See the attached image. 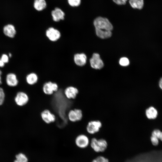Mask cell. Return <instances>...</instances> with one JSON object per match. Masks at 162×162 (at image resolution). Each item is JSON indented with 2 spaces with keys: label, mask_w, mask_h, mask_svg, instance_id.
<instances>
[{
  "label": "cell",
  "mask_w": 162,
  "mask_h": 162,
  "mask_svg": "<svg viewBox=\"0 0 162 162\" xmlns=\"http://www.w3.org/2000/svg\"><path fill=\"white\" fill-rule=\"evenodd\" d=\"M93 24L97 36L102 39L110 38L112 35V25L107 18L99 16L94 21Z\"/></svg>",
  "instance_id": "obj_1"
},
{
  "label": "cell",
  "mask_w": 162,
  "mask_h": 162,
  "mask_svg": "<svg viewBox=\"0 0 162 162\" xmlns=\"http://www.w3.org/2000/svg\"><path fill=\"white\" fill-rule=\"evenodd\" d=\"M90 144L91 148L97 153L104 152L108 147L107 141L103 138L97 139L93 137L91 139Z\"/></svg>",
  "instance_id": "obj_2"
},
{
  "label": "cell",
  "mask_w": 162,
  "mask_h": 162,
  "mask_svg": "<svg viewBox=\"0 0 162 162\" xmlns=\"http://www.w3.org/2000/svg\"><path fill=\"white\" fill-rule=\"evenodd\" d=\"M59 89L58 84L51 81H48L44 83L42 87L43 93L47 96L52 95Z\"/></svg>",
  "instance_id": "obj_3"
},
{
  "label": "cell",
  "mask_w": 162,
  "mask_h": 162,
  "mask_svg": "<svg viewBox=\"0 0 162 162\" xmlns=\"http://www.w3.org/2000/svg\"><path fill=\"white\" fill-rule=\"evenodd\" d=\"M83 117V112L79 108H75L70 110L67 114L68 120L71 122L75 123L81 121Z\"/></svg>",
  "instance_id": "obj_4"
},
{
  "label": "cell",
  "mask_w": 162,
  "mask_h": 162,
  "mask_svg": "<svg viewBox=\"0 0 162 162\" xmlns=\"http://www.w3.org/2000/svg\"><path fill=\"white\" fill-rule=\"evenodd\" d=\"M40 116L42 121L47 124L54 123L56 119V115L48 109L42 110L40 112Z\"/></svg>",
  "instance_id": "obj_5"
},
{
  "label": "cell",
  "mask_w": 162,
  "mask_h": 162,
  "mask_svg": "<svg viewBox=\"0 0 162 162\" xmlns=\"http://www.w3.org/2000/svg\"><path fill=\"white\" fill-rule=\"evenodd\" d=\"M102 125L101 122L98 120L90 121L87 124L86 130L88 134H94L99 131Z\"/></svg>",
  "instance_id": "obj_6"
},
{
  "label": "cell",
  "mask_w": 162,
  "mask_h": 162,
  "mask_svg": "<svg viewBox=\"0 0 162 162\" xmlns=\"http://www.w3.org/2000/svg\"><path fill=\"white\" fill-rule=\"evenodd\" d=\"M45 35L47 38L51 41L55 42L61 38V34L57 29L52 27L48 28L46 30Z\"/></svg>",
  "instance_id": "obj_7"
},
{
  "label": "cell",
  "mask_w": 162,
  "mask_h": 162,
  "mask_svg": "<svg viewBox=\"0 0 162 162\" xmlns=\"http://www.w3.org/2000/svg\"><path fill=\"white\" fill-rule=\"evenodd\" d=\"M88 137L86 135L81 134L77 135L75 139V143L78 148L84 149L87 148L90 144Z\"/></svg>",
  "instance_id": "obj_8"
},
{
  "label": "cell",
  "mask_w": 162,
  "mask_h": 162,
  "mask_svg": "<svg viewBox=\"0 0 162 162\" xmlns=\"http://www.w3.org/2000/svg\"><path fill=\"white\" fill-rule=\"evenodd\" d=\"M65 98L68 100H74L76 99L79 94L78 88L74 86H67L63 91Z\"/></svg>",
  "instance_id": "obj_9"
},
{
  "label": "cell",
  "mask_w": 162,
  "mask_h": 162,
  "mask_svg": "<svg viewBox=\"0 0 162 162\" xmlns=\"http://www.w3.org/2000/svg\"><path fill=\"white\" fill-rule=\"evenodd\" d=\"M90 63L91 67L96 69H101L104 66L102 60L100 58L99 55L97 53L93 54L90 59Z\"/></svg>",
  "instance_id": "obj_10"
},
{
  "label": "cell",
  "mask_w": 162,
  "mask_h": 162,
  "mask_svg": "<svg viewBox=\"0 0 162 162\" xmlns=\"http://www.w3.org/2000/svg\"><path fill=\"white\" fill-rule=\"evenodd\" d=\"M16 104L19 106H23L26 105L29 100L28 94L23 92H18L14 98Z\"/></svg>",
  "instance_id": "obj_11"
},
{
  "label": "cell",
  "mask_w": 162,
  "mask_h": 162,
  "mask_svg": "<svg viewBox=\"0 0 162 162\" xmlns=\"http://www.w3.org/2000/svg\"><path fill=\"white\" fill-rule=\"evenodd\" d=\"M87 57L84 53H76L73 56V61L75 64L79 67L85 65L87 62Z\"/></svg>",
  "instance_id": "obj_12"
},
{
  "label": "cell",
  "mask_w": 162,
  "mask_h": 162,
  "mask_svg": "<svg viewBox=\"0 0 162 162\" xmlns=\"http://www.w3.org/2000/svg\"><path fill=\"white\" fill-rule=\"evenodd\" d=\"M51 15L53 20L55 22H58L64 19L65 14L60 8L57 7L51 11Z\"/></svg>",
  "instance_id": "obj_13"
},
{
  "label": "cell",
  "mask_w": 162,
  "mask_h": 162,
  "mask_svg": "<svg viewBox=\"0 0 162 162\" xmlns=\"http://www.w3.org/2000/svg\"><path fill=\"white\" fill-rule=\"evenodd\" d=\"M3 32L5 35L11 38H14L16 33L15 27L10 24L4 26L3 28Z\"/></svg>",
  "instance_id": "obj_14"
},
{
  "label": "cell",
  "mask_w": 162,
  "mask_h": 162,
  "mask_svg": "<svg viewBox=\"0 0 162 162\" xmlns=\"http://www.w3.org/2000/svg\"><path fill=\"white\" fill-rule=\"evenodd\" d=\"M6 80L7 85L11 87L16 86L18 83L16 75L13 73H10L7 75Z\"/></svg>",
  "instance_id": "obj_15"
},
{
  "label": "cell",
  "mask_w": 162,
  "mask_h": 162,
  "mask_svg": "<svg viewBox=\"0 0 162 162\" xmlns=\"http://www.w3.org/2000/svg\"><path fill=\"white\" fill-rule=\"evenodd\" d=\"M158 112L157 110L154 106H150L145 110V115L149 119H154L158 116Z\"/></svg>",
  "instance_id": "obj_16"
},
{
  "label": "cell",
  "mask_w": 162,
  "mask_h": 162,
  "mask_svg": "<svg viewBox=\"0 0 162 162\" xmlns=\"http://www.w3.org/2000/svg\"><path fill=\"white\" fill-rule=\"evenodd\" d=\"M38 75L34 72L29 74L26 77L27 83L30 85H33L37 83L38 81Z\"/></svg>",
  "instance_id": "obj_17"
},
{
  "label": "cell",
  "mask_w": 162,
  "mask_h": 162,
  "mask_svg": "<svg viewBox=\"0 0 162 162\" xmlns=\"http://www.w3.org/2000/svg\"><path fill=\"white\" fill-rule=\"evenodd\" d=\"M33 6L36 10L40 11L43 10L46 8L47 4L45 0H34Z\"/></svg>",
  "instance_id": "obj_18"
},
{
  "label": "cell",
  "mask_w": 162,
  "mask_h": 162,
  "mask_svg": "<svg viewBox=\"0 0 162 162\" xmlns=\"http://www.w3.org/2000/svg\"><path fill=\"white\" fill-rule=\"evenodd\" d=\"M129 2L131 6L134 9H141L143 7V0H129Z\"/></svg>",
  "instance_id": "obj_19"
},
{
  "label": "cell",
  "mask_w": 162,
  "mask_h": 162,
  "mask_svg": "<svg viewBox=\"0 0 162 162\" xmlns=\"http://www.w3.org/2000/svg\"><path fill=\"white\" fill-rule=\"evenodd\" d=\"M16 159L14 162H28V160L26 156L24 154L20 153L16 155Z\"/></svg>",
  "instance_id": "obj_20"
},
{
  "label": "cell",
  "mask_w": 162,
  "mask_h": 162,
  "mask_svg": "<svg viewBox=\"0 0 162 162\" xmlns=\"http://www.w3.org/2000/svg\"><path fill=\"white\" fill-rule=\"evenodd\" d=\"M152 135L157 137L162 142V131L158 129H155L152 133Z\"/></svg>",
  "instance_id": "obj_21"
},
{
  "label": "cell",
  "mask_w": 162,
  "mask_h": 162,
  "mask_svg": "<svg viewBox=\"0 0 162 162\" xmlns=\"http://www.w3.org/2000/svg\"><path fill=\"white\" fill-rule=\"evenodd\" d=\"M69 5L73 7L79 6L81 3V0H67Z\"/></svg>",
  "instance_id": "obj_22"
},
{
  "label": "cell",
  "mask_w": 162,
  "mask_h": 162,
  "mask_svg": "<svg viewBox=\"0 0 162 162\" xmlns=\"http://www.w3.org/2000/svg\"><path fill=\"white\" fill-rule=\"evenodd\" d=\"M91 162H109V160L107 158L103 156H99L94 159Z\"/></svg>",
  "instance_id": "obj_23"
},
{
  "label": "cell",
  "mask_w": 162,
  "mask_h": 162,
  "mask_svg": "<svg viewBox=\"0 0 162 162\" xmlns=\"http://www.w3.org/2000/svg\"><path fill=\"white\" fill-rule=\"evenodd\" d=\"M129 59L126 57H122L121 58L119 61L120 64L123 66H126L129 64Z\"/></svg>",
  "instance_id": "obj_24"
},
{
  "label": "cell",
  "mask_w": 162,
  "mask_h": 162,
  "mask_svg": "<svg viewBox=\"0 0 162 162\" xmlns=\"http://www.w3.org/2000/svg\"><path fill=\"white\" fill-rule=\"evenodd\" d=\"M5 94L3 89L0 87V106L2 105L4 100Z\"/></svg>",
  "instance_id": "obj_25"
},
{
  "label": "cell",
  "mask_w": 162,
  "mask_h": 162,
  "mask_svg": "<svg viewBox=\"0 0 162 162\" xmlns=\"http://www.w3.org/2000/svg\"><path fill=\"white\" fill-rule=\"evenodd\" d=\"M159 139L157 137L152 136L150 137V140L152 145L154 146H157L159 144Z\"/></svg>",
  "instance_id": "obj_26"
},
{
  "label": "cell",
  "mask_w": 162,
  "mask_h": 162,
  "mask_svg": "<svg viewBox=\"0 0 162 162\" xmlns=\"http://www.w3.org/2000/svg\"><path fill=\"white\" fill-rule=\"evenodd\" d=\"M0 59L5 64L8 62L9 61V57L6 54H4L2 55Z\"/></svg>",
  "instance_id": "obj_27"
},
{
  "label": "cell",
  "mask_w": 162,
  "mask_h": 162,
  "mask_svg": "<svg viewBox=\"0 0 162 162\" xmlns=\"http://www.w3.org/2000/svg\"><path fill=\"white\" fill-rule=\"evenodd\" d=\"M116 4L118 5H124L126 4L127 0H112Z\"/></svg>",
  "instance_id": "obj_28"
},
{
  "label": "cell",
  "mask_w": 162,
  "mask_h": 162,
  "mask_svg": "<svg viewBox=\"0 0 162 162\" xmlns=\"http://www.w3.org/2000/svg\"><path fill=\"white\" fill-rule=\"evenodd\" d=\"M158 86L160 89L162 90V77L159 80L158 82Z\"/></svg>",
  "instance_id": "obj_29"
},
{
  "label": "cell",
  "mask_w": 162,
  "mask_h": 162,
  "mask_svg": "<svg viewBox=\"0 0 162 162\" xmlns=\"http://www.w3.org/2000/svg\"><path fill=\"white\" fill-rule=\"evenodd\" d=\"M5 65V63L0 59V67H3Z\"/></svg>",
  "instance_id": "obj_30"
},
{
  "label": "cell",
  "mask_w": 162,
  "mask_h": 162,
  "mask_svg": "<svg viewBox=\"0 0 162 162\" xmlns=\"http://www.w3.org/2000/svg\"><path fill=\"white\" fill-rule=\"evenodd\" d=\"M2 74V71L0 69V85L2 84L1 75Z\"/></svg>",
  "instance_id": "obj_31"
},
{
  "label": "cell",
  "mask_w": 162,
  "mask_h": 162,
  "mask_svg": "<svg viewBox=\"0 0 162 162\" xmlns=\"http://www.w3.org/2000/svg\"><path fill=\"white\" fill-rule=\"evenodd\" d=\"M8 56H9V57H11V56H12V54H11V53H9V54H8Z\"/></svg>",
  "instance_id": "obj_32"
}]
</instances>
